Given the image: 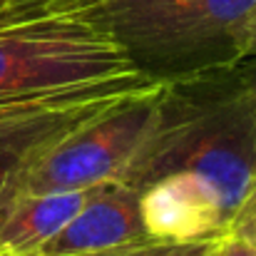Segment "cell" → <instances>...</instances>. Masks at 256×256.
<instances>
[{
	"mask_svg": "<svg viewBox=\"0 0 256 256\" xmlns=\"http://www.w3.org/2000/svg\"><path fill=\"white\" fill-rule=\"evenodd\" d=\"M160 80L157 75L134 70L45 97L0 104V194L18 172L48 147L100 114L157 87Z\"/></svg>",
	"mask_w": 256,
	"mask_h": 256,
	"instance_id": "5b68a950",
	"label": "cell"
},
{
	"mask_svg": "<svg viewBox=\"0 0 256 256\" xmlns=\"http://www.w3.org/2000/svg\"><path fill=\"white\" fill-rule=\"evenodd\" d=\"M140 196L142 192L117 179L92 186L80 212L38 256H97L147 242Z\"/></svg>",
	"mask_w": 256,
	"mask_h": 256,
	"instance_id": "52a82bcc",
	"label": "cell"
},
{
	"mask_svg": "<svg viewBox=\"0 0 256 256\" xmlns=\"http://www.w3.org/2000/svg\"><path fill=\"white\" fill-rule=\"evenodd\" d=\"M0 2H2V0H0Z\"/></svg>",
	"mask_w": 256,
	"mask_h": 256,
	"instance_id": "4fadbf2b",
	"label": "cell"
},
{
	"mask_svg": "<svg viewBox=\"0 0 256 256\" xmlns=\"http://www.w3.org/2000/svg\"><path fill=\"white\" fill-rule=\"evenodd\" d=\"M254 179H256V112H254Z\"/></svg>",
	"mask_w": 256,
	"mask_h": 256,
	"instance_id": "8fae6325",
	"label": "cell"
},
{
	"mask_svg": "<svg viewBox=\"0 0 256 256\" xmlns=\"http://www.w3.org/2000/svg\"><path fill=\"white\" fill-rule=\"evenodd\" d=\"M160 85L100 114L28 162L0 194V206L28 194L92 189L117 179L150 130Z\"/></svg>",
	"mask_w": 256,
	"mask_h": 256,
	"instance_id": "277c9868",
	"label": "cell"
},
{
	"mask_svg": "<svg viewBox=\"0 0 256 256\" xmlns=\"http://www.w3.org/2000/svg\"><path fill=\"white\" fill-rule=\"evenodd\" d=\"M78 15L157 78L256 58V0H100Z\"/></svg>",
	"mask_w": 256,
	"mask_h": 256,
	"instance_id": "7a4b0ae2",
	"label": "cell"
},
{
	"mask_svg": "<svg viewBox=\"0 0 256 256\" xmlns=\"http://www.w3.org/2000/svg\"><path fill=\"white\" fill-rule=\"evenodd\" d=\"M100 0H2L0 20H22L40 15H78Z\"/></svg>",
	"mask_w": 256,
	"mask_h": 256,
	"instance_id": "ba28073f",
	"label": "cell"
},
{
	"mask_svg": "<svg viewBox=\"0 0 256 256\" xmlns=\"http://www.w3.org/2000/svg\"><path fill=\"white\" fill-rule=\"evenodd\" d=\"M214 242H196V244H172V242H140L132 246H122L107 254L97 256H209Z\"/></svg>",
	"mask_w": 256,
	"mask_h": 256,
	"instance_id": "9c48e42d",
	"label": "cell"
},
{
	"mask_svg": "<svg viewBox=\"0 0 256 256\" xmlns=\"http://www.w3.org/2000/svg\"><path fill=\"white\" fill-rule=\"evenodd\" d=\"M134 70L130 55L80 15L0 20V104Z\"/></svg>",
	"mask_w": 256,
	"mask_h": 256,
	"instance_id": "3957f363",
	"label": "cell"
},
{
	"mask_svg": "<svg viewBox=\"0 0 256 256\" xmlns=\"http://www.w3.org/2000/svg\"><path fill=\"white\" fill-rule=\"evenodd\" d=\"M147 236L154 242L196 244L216 242L229 234V216L216 189L194 172H174L140 196Z\"/></svg>",
	"mask_w": 256,
	"mask_h": 256,
	"instance_id": "8992f818",
	"label": "cell"
},
{
	"mask_svg": "<svg viewBox=\"0 0 256 256\" xmlns=\"http://www.w3.org/2000/svg\"><path fill=\"white\" fill-rule=\"evenodd\" d=\"M256 58L162 78L154 112L140 147L117 182L142 192L174 174H202L229 216L254 179Z\"/></svg>",
	"mask_w": 256,
	"mask_h": 256,
	"instance_id": "6da1fadb",
	"label": "cell"
},
{
	"mask_svg": "<svg viewBox=\"0 0 256 256\" xmlns=\"http://www.w3.org/2000/svg\"><path fill=\"white\" fill-rule=\"evenodd\" d=\"M209 256H256V244L249 236L229 232L226 236L216 239Z\"/></svg>",
	"mask_w": 256,
	"mask_h": 256,
	"instance_id": "30bf717a",
	"label": "cell"
},
{
	"mask_svg": "<svg viewBox=\"0 0 256 256\" xmlns=\"http://www.w3.org/2000/svg\"><path fill=\"white\" fill-rule=\"evenodd\" d=\"M252 242H254V244H256V239H252Z\"/></svg>",
	"mask_w": 256,
	"mask_h": 256,
	"instance_id": "7c38bea8",
	"label": "cell"
}]
</instances>
